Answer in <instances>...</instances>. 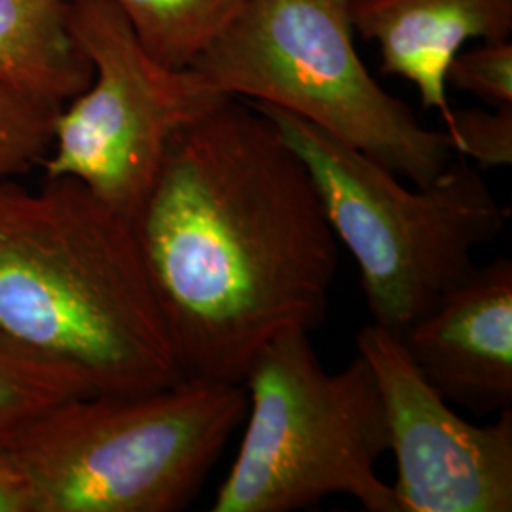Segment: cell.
<instances>
[{
	"mask_svg": "<svg viewBox=\"0 0 512 512\" xmlns=\"http://www.w3.org/2000/svg\"><path fill=\"white\" fill-rule=\"evenodd\" d=\"M71 0H0V80L65 105L92 82L69 21Z\"/></svg>",
	"mask_w": 512,
	"mask_h": 512,
	"instance_id": "11",
	"label": "cell"
},
{
	"mask_svg": "<svg viewBox=\"0 0 512 512\" xmlns=\"http://www.w3.org/2000/svg\"><path fill=\"white\" fill-rule=\"evenodd\" d=\"M446 135L454 154L471 158L482 169L512 162V105L494 110H452Z\"/></svg>",
	"mask_w": 512,
	"mask_h": 512,
	"instance_id": "15",
	"label": "cell"
},
{
	"mask_svg": "<svg viewBox=\"0 0 512 512\" xmlns=\"http://www.w3.org/2000/svg\"><path fill=\"white\" fill-rule=\"evenodd\" d=\"M184 378L243 384L258 351L325 321L338 239L274 122L228 97L181 129L133 217Z\"/></svg>",
	"mask_w": 512,
	"mask_h": 512,
	"instance_id": "1",
	"label": "cell"
},
{
	"mask_svg": "<svg viewBox=\"0 0 512 512\" xmlns=\"http://www.w3.org/2000/svg\"><path fill=\"white\" fill-rule=\"evenodd\" d=\"M357 353L382 395L401 512H511V406L490 425L463 420L403 342L374 323L357 334Z\"/></svg>",
	"mask_w": 512,
	"mask_h": 512,
	"instance_id": "8",
	"label": "cell"
},
{
	"mask_svg": "<svg viewBox=\"0 0 512 512\" xmlns=\"http://www.w3.org/2000/svg\"><path fill=\"white\" fill-rule=\"evenodd\" d=\"M448 403L476 414L512 403V262L476 266L399 338Z\"/></svg>",
	"mask_w": 512,
	"mask_h": 512,
	"instance_id": "9",
	"label": "cell"
},
{
	"mask_svg": "<svg viewBox=\"0 0 512 512\" xmlns=\"http://www.w3.org/2000/svg\"><path fill=\"white\" fill-rule=\"evenodd\" d=\"M69 21L93 76L57 112L46 179H73L133 220L173 137L230 95L190 67L156 61L110 0H71Z\"/></svg>",
	"mask_w": 512,
	"mask_h": 512,
	"instance_id": "7",
	"label": "cell"
},
{
	"mask_svg": "<svg viewBox=\"0 0 512 512\" xmlns=\"http://www.w3.org/2000/svg\"><path fill=\"white\" fill-rule=\"evenodd\" d=\"M245 414L243 384L183 378L55 404L8 450L35 512H175L202 490Z\"/></svg>",
	"mask_w": 512,
	"mask_h": 512,
	"instance_id": "3",
	"label": "cell"
},
{
	"mask_svg": "<svg viewBox=\"0 0 512 512\" xmlns=\"http://www.w3.org/2000/svg\"><path fill=\"white\" fill-rule=\"evenodd\" d=\"M351 0H247L238 18L192 63L230 97L289 110L416 186L454 162L444 131L366 71L353 46Z\"/></svg>",
	"mask_w": 512,
	"mask_h": 512,
	"instance_id": "6",
	"label": "cell"
},
{
	"mask_svg": "<svg viewBox=\"0 0 512 512\" xmlns=\"http://www.w3.org/2000/svg\"><path fill=\"white\" fill-rule=\"evenodd\" d=\"M0 338L92 395L184 378L133 222L73 179L0 184Z\"/></svg>",
	"mask_w": 512,
	"mask_h": 512,
	"instance_id": "2",
	"label": "cell"
},
{
	"mask_svg": "<svg viewBox=\"0 0 512 512\" xmlns=\"http://www.w3.org/2000/svg\"><path fill=\"white\" fill-rule=\"evenodd\" d=\"M247 427L213 512H291L348 495L368 512H401L376 465L389 452L374 372L357 357L321 365L310 332H285L249 366Z\"/></svg>",
	"mask_w": 512,
	"mask_h": 512,
	"instance_id": "5",
	"label": "cell"
},
{
	"mask_svg": "<svg viewBox=\"0 0 512 512\" xmlns=\"http://www.w3.org/2000/svg\"><path fill=\"white\" fill-rule=\"evenodd\" d=\"M446 84L473 93L492 107L512 105V42L482 40L473 50L454 55Z\"/></svg>",
	"mask_w": 512,
	"mask_h": 512,
	"instance_id": "16",
	"label": "cell"
},
{
	"mask_svg": "<svg viewBox=\"0 0 512 512\" xmlns=\"http://www.w3.org/2000/svg\"><path fill=\"white\" fill-rule=\"evenodd\" d=\"M308 165L338 243L355 258L372 323L401 338L476 268L505 211L473 165L408 188L370 156L289 110L255 103Z\"/></svg>",
	"mask_w": 512,
	"mask_h": 512,
	"instance_id": "4",
	"label": "cell"
},
{
	"mask_svg": "<svg viewBox=\"0 0 512 512\" xmlns=\"http://www.w3.org/2000/svg\"><path fill=\"white\" fill-rule=\"evenodd\" d=\"M353 31L378 44L382 73L397 74L420 93L421 107L448 124L446 71L473 38L507 40L512 0H351Z\"/></svg>",
	"mask_w": 512,
	"mask_h": 512,
	"instance_id": "10",
	"label": "cell"
},
{
	"mask_svg": "<svg viewBox=\"0 0 512 512\" xmlns=\"http://www.w3.org/2000/svg\"><path fill=\"white\" fill-rule=\"evenodd\" d=\"M92 395L73 376L44 365L0 338V448H8L55 404Z\"/></svg>",
	"mask_w": 512,
	"mask_h": 512,
	"instance_id": "13",
	"label": "cell"
},
{
	"mask_svg": "<svg viewBox=\"0 0 512 512\" xmlns=\"http://www.w3.org/2000/svg\"><path fill=\"white\" fill-rule=\"evenodd\" d=\"M61 107L0 80V184L46 160Z\"/></svg>",
	"mask_w": 512,
	"mask_h": 512,
	"instance_id": "14",
	"label": "cell"
},
{
	"mask_svg": "<svg viewBox=\"0 0 512 512\" xmlns=\"http://www.w3.org/2000/svg\"><path fill=\"white\" fill-rule=\"evenodd\" d=\"M0 512H35L31 482L8 448H0Z\"/></svg>",
	"mask_w": 512,
	"mask_h": 512,
	"instance_id": "17",
	"label": "cell"
},
{
	"mask_svg": "<svg viewBox=\"0 0 512 512\" xmlns=\"http://www.w3.org/2000/svg\"><path fill=\"white\" fill-rule=\"evenodd\" d=\"M141 46L171 69H188L238 18L247 0H110Z\"/></svg>",
	"mask_w": 512,
	"mask_h": 512,
	"instance_id": "12",
	"label": "cell"
}]
</instances>
